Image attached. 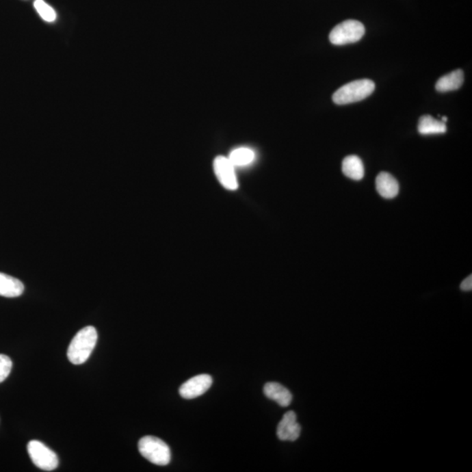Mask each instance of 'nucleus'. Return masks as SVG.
Returning a JSON list of instances; mask_svg holds the SVG:
<instances>
[{
  "label": "nucleus",
  "instance_id": "nucleus-1",
  "mask_svg": "<svg viewBox=\"0 0 472 472\" xmlns=\"http://www.w3.org/2000/svg\"><path fill=\"white\" fill-rule=\"evenodd\" d=\"M97 332L93 326H86L79 330L68 349V358L74 365L83 364L96 348Z\"/></svg>",
  "mask_w": 472,
  "mask_h": 472
},
{
  "label": "nucleus",
  "instance_id": "nucleus-2",
  "mask_svg": "<svg viewBox=\"0 0 472 472\" xmlns=\"http://www.w3.org/2000/svg\"><path fill=\"white\" fill-rule=\"evenodd\" d=\"M376 90V84L368 79L352 81L339 88L332 96L336 105H345L360 102L371 96Z\"/></svg>",
  "mask_w": 472,
  "mask_h": 472
},
{
  "label": "nucleus",
  "instance_id": "nucleus-3",
  "mask_svg": "<svg viewBox=\"0 0 472 472\" xmlns=\"http://www.w3.org/2000/svg\"><path fill=\"white\" fill-rule=\"evenodd\" d=\"M140 454L154 464L165 467L171 462V449L163 440L156 436H146L138 442Z\"/></svg>",
  "mask_w": 472,
  "mask_h": 472
},
{
  "label": "nucleus",
  "instance_id": "nucleus-4",
  "mask_svg": "<svg viewBox=\"0 0 472 472\" xmlns=\"http://www.w3.org/2000/svg\"><path fill=\"white\" fill-rule=\"evenodd\" d=\"M365 34V27L361 22L349 20L342 22L330 31V42L336 46L358 42Z\"/></svg>",
  "mask_w": 472,
  "mask_h": 472
},
{
  "label": "nucleus",
  "instance_id": "nucleus-5",
  "mask_svg": "<svg viewBox=\"0 0 472 472\" xmlns=\"http://www.w3.org/2000/svg\"><path fill=\"white\" fill-rule=\"evenodd\" d=\"M27 451L31 461L38 468L51 471L58 467L57 455L40 441H30L27 445Z\"/></svg>",
  "mask_w": 472,
  "mask_h": 472
},
{
  "label": "nucleus",
  "instance_id": "nucleus-6",
  "mask_svg": "<svg viewBox=\"0 0 472 472\" xmlns=\"http://www.w3.org/2000/svg\"><path fill=\"white\" fill-rule=\"evenodd\" d=\"M213 171H215V176L223 187L229 191H235L238 188L235 168L228 157L224 156L215 157V161H213Z\"/></svg>",
  "mask_w": 472,
  "mask_h": 472
},
{
  "label": "nucleus",
  "instance_id": "nucleus-7",
  "mask_svg": "<svg viewBox=\"0 0 472 472\" xmlns=\"http://www.w3.org/2000/svg\"><path fill=\"white\" fill-rule=\"evenodd\" d=\"M212 377L209 374H200L185 382L179 388V395L184 399H194L202 395L211 388Z\"/></svg>",
  "mask_w": 472,
  "mask_h": 472
},
{
  "label": "nucleus",
  "instance_id": "nucleus-8",
  "mask_svg": "<svg viewBox=\"0 0 472 472\" xmlns=\"http://www.w3.org/2000/svg\"><path fill=\"white\" fill-rule=\"evenodd\" d=\"M301 426L297 421V415L293 411H289L283 415L280 421L276 435L282 441H294L300 436Z\"/></svg>",
  "mask_w": 472,
  "mask_h": 472
},
{
  "label": "nucleus",
  "instance_id": "nucleus-9",
  "mask_svg": "<svg viewBox=\"0 0 472 472\" xmlns=\"http://www.w3.org/2000/svg\"><path fill=\"white\" fill-rule=\"evenodd\" d=\"M376 189L380 196L385 199H393L399 193V183L389 172H380L376 178Z\"/></svg>",
  "mask_w": 472,
  "mask_h": 472
},
{
  "label": "nucleus",
  "instance_id": "nucleus-10",
  "mask_svg": "<svg viewBox=\"0 0 472 472\" xmlns=\"http://www.w3.org/2000/svg\"><path fill=\"white\" fill-rule=\"evenodd\" d=\"M263 392L267 398L273 399L281 407H288L291 404V393L281 384L267 382L264 386Z\"/></svg>",
  "mask_w": 472,
  "mask_h": 472
},
{
  "label": "nucleus",
  "instance_id": "nucleus-11",
  "mask_svg": "<svg viewBox=\"0 0 472 472\" xmlns=\"http://www.w3.org/2000/svg\"><path fill=\"white\" fill-rule=\"evenodd\" d=\"M24 285L20 280L0 273V296L5 298L20 297L24 292Z\"/></svg>",
  "mask_w": 472,
  "mask_h": 472
},
{
  "label": "nucleus",
  "instance_id": "nucleus-12",
  "mask_svg": "<svg viewBox=\"0 0 472 472\" xmlns=\"http://www.w3.org/2000/svg\"><path fill=\"white\" fill-rule=\"evenodd\" d=\"M342 172L349 179L360 181L365 175L363 162L355 155L345 157L342 162Z\"/></svg>",
  "mask_w": 472,
  "mask_h": 472
},
{
  "label": "nucleus",
  "instance_id": "nucleus-13",
  "mask_svg": "<svg viewBox=\"0 0 472 472\" xmlns=\"http://www.w3.org/2000/svg\"><path fill=\"white\" fill-rule=\"evenodd\" d=\"M464 83V72L458 69L445 77H441L436 84V89L438 92H449L458 90Z\"/></svg>",
  "mask_w": 472,
  "mask_h": 472
},
{
  "label": "nucleus",
  "instance_id": "nucleus-14",
  "mask_svg": "<svg viewBox=\"0 0 472 472\" xmlns=\"http://www.w3.org/2000/svg\"><path fill=\"white\" fill-rule=\"evenodd\" d=\"M445 122L436 120L430 115L421 116L418 124V131L421 135H436L445 133Z\"/></svg>",
  "mask_w": 472,
  "mask_h": 472
},
{
  "label": "nucleus",
  "instance_id": "nucleus-15",
  "mask_svg": "<svg viewBox=\"0 0 472 472\" xmlns=\"http://www.w3.org/2000/svg\"><path fill=\"white\" fill-rule=\"evenodd\" d=\"M228 159L235 168L250 165L254 159V153L250 148L241 147L233 150Z\"/></svg>",
  "mask_w": 472,
  "mask_h": 472
},
{
  "label": "nucleus",
  "instance_id": "nucleus-16",
  "mask_svg": "<svg viewBox=\"0 0 472 472\" xmlns=\"http://www.w3.org/2000/svg\"><path fill=\"white\" fill-rule=\"evenodd\" d=\"M38 14L47 22H53L56 20V12L49 5H47L43 0H36L34 1Z\"/></svg>",
  "mask_w": 472,
  "mask_h": 472
},
{
  "label": "nucleus",
  "instance_id": "nucleus-17",
  "mask_svg": "<svg viewBox=\"0 0 472 472\" xmlns=\"http://www.w3.org/2000/svg\"><path fill=\"white\" fill-rule=\"evenodd\" d=\"M12 362L6 355L0 354V383L4 382L11 373Z\"/></svg>",
  "mask_w": 472,
  "mask_h": 472
},
{
  "label": "nucleus",
  "instance_id": "nucleus-18",
  "mask_svg": "<svg viewBox=\"0 0 472 472\" xmlns=\"http://www.w3.org/2000/svg\"><path fill=\"white\" fill-rule=\"evenodd\" d=\"M461 289L464 291H471L472 289V276H469L462 282L460 285Z\"/></svg>",
  "mask_w": 472,
  "mask_h": 472
},
{
  "label": "nucleus",
  "instance_id": "nucleus-19",
  "mask_svg": "<svg viewBox=\"0 0 472 472\" xmlns=\"http://www.w3.org/2000/svg\"><path fill=\"white\" fill-rule=\"evenodd\" d=\"M447 120H448V118H447L446 116H443V118H442V122H446Z\"/></svg>",
  "mask_w": 472,
  "mask_h": 472
}]
</instances>
